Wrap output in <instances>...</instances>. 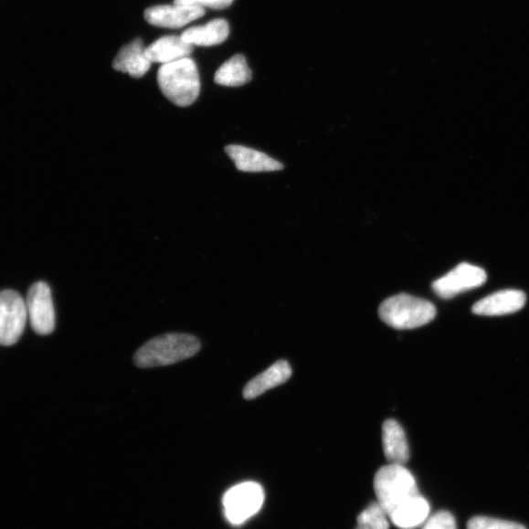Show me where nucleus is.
<instances>
[{"label": "nucleus", "mask_w": 529, "mask_h": 529, "mask_svg": "<svg viewBox=\"0 0 529 529\" xmlns=\"http://www.w3.org/2000/svg\"><path fill=\"white\" fill-rule=\"evenodd\" d=\"M198 338L185 333H170L152 339L135 353L133 361L140 368L173 365L196 355Z\"/></svg>", "instance_id": "nucleus-1"}, {"label": "nucleus", "mask_w": 529, "mask_h": 529, "mask_svg": "<svg viewBox=\"0 0 529 529\" xmlns=\"http://www.w3.org/2000/svg\"><path fill=\"white\" fill-rule=\"evenodd\" d=\"M157 80L163 94L176 106L192 105L199 96L200 79L197 66L192 58L163 64Z\"/></svg>", "instance_id": "nucleus-2"}, {"label": "nucleus", "mask_w": 529, "mask_h": 529, "mask_svg": "<svg viewBox=\"0 0 529 529\" xmlns=\"http://www.w3.org/2000/svg\"><path fill=\"white\" fill-rule=\"evenodd\" d=\"M378 315L389 327L412 330L430 323L437 316L431 302L410 294L391 296L378 309Z\"/></svg>", "instance_id": "nucleus-3"}, {"label": "nucleus", "mask_w": 529, "mask_h": 529, "mask_svg": "<svg viewBox=\"0 0 529 529\" xmlns=\"http://www.w3.org/2000/svg\"><path fill=\"white\" fill-rule=\"evenodd\" d=\"M374 487L377 503L388 517L405 502L419 494L413 474L401 465L389 464L379 469L375 477Z\"/></svg>", "instance_id": "nucleus-4"}, {"label": "nucleus", "mask_w": 529, "mask_h": 529, "mask_svg": "<svg viewBox=\"0 0 529 529\" xmlns=\"http://www.w3.org/2000/svg\"><path fill=\"white\" fill-rule=\"evenodd\" d=\"M264 500V490L259 483L247 481L235 485L223 500L227 521L233 524L246 523L260 511Z\"/></svg>", "instance_id": "nucleus-5"}, {"label": "nucleus", "mask_w": 529, "mask_h": 529, "mask_svg": "<svg viewBox=\"0 0 529 529\" xmlns=\"http://www.w3.org/2000/svg\"><path fill=\"white\" fill-rule=\"evenodd\" d=\"M28 312L26 302L15 291L0 292V345L11 346L22 336Z\"/></svg>", "instance_id": "nucleus-6"}, {"label": "nucleus", "mask_w": 529, "mask_h": 529, "mask_svg": "<svg viewBox=\"0 0 529 529\" xmlns=\"http://www.w3.org/2000/svg\"><path fill=\"white\" fill-rule=\"evenodd\" d=\"M26 312L35 333L48 335L56 329L51 291L45 281H38L30 288L26 300Z\"/></svg>", "instance_id": "nucleus-7"}, {"label": "nucleus", "mask_w": 529, "mask_h": 529, "mask_svg": "<svg viewBox=\"0 0 529 529\" xmlns=\"http://www.w3.org/2000/svg\"><path fill=\"white\" fill-rule=\"evenodd\" d=\"M485 270L469 263L458 265L449 274L432 283V290L444 300H450L458 294L478 289L485 283Z\"/></svg>", "instance_id": "nucleus-8"}, {"label": "nucleus", "mask_w": 529, "mask_h": 529, "mask_svg": "<svg viewBox=\"0 0 529 529\" xmlns=\"http://www.w3.org/2000/svg\"><path fill=\"white\" fill-rule=\"evenodd\" d=\"M206 9L195 5H158L144 11V19L161 28L179 29L188 23L201 18Z\"/></svg>", "instance_id": "nucleus-9"}, {"label": "nucleus", "mask_w": 529, "mask_h": 529, "mask_svg": "<svg viewBox=\"0 0 529 529\" xmlns=\"http://www.w3.org/2000/svg\"><path fill=\"white\" fill-rule=\"evenodd\" d=\"M526 303V295L517 290L500 291L482 298L472 306V312L480 316H503L515 313Z\"/></svg>", "instance_id": "nucleus-10"}, {"label": "nucleus", "mask_w": 529, "mask_h": 529, "mask_svg": "<svg viewBox=\"0 0 529 529\" xmlns=\"http://www.w3.org/2000/svg\"><path fill=\"white\" fill-rule=\"evenodd\" d=\"M226 153L235 162L236 167L241 172L259 173L280 171L283 165L280 162L269 155L242 145H228Z\"/></svg>", "instance_id": "nucleus-11"}, {"label": "nucleus", "mask_w": 529, "mask_h": 529, "mask_svg": "<svg viewBox=\"0 0 529 529\" xmlns=\"http://www.w3.org/2000/svg\"><path fill=\"white\" fill-rule=\"evenodd\" d=\"M145 49L143 39L135 38L119 50L113 61L114 69L132 78H142L153 63L147 58Z\"/></svg>", "instance_id": "nucleus-12"}, {"label": "nucleus", "mask_w": 529, "mask_h": 529, "mask_svg": "<svg viewBox=\"0 0 529 529\" xmlns=\"http://www.w3.org/2000/svg\"><path fill=\"white\" fill-rule=\"evenodd\" d=\"M193 52L194 46L185 43L181 36L163 37L145 49L149 60L162 65L188 58Z\"/></svg>", "instance_id": "nucleus-13"}, {"label": "nucleus", "mask_w": 529, "mask_h": 529, "mask_svg": "<svg viewBox=\"0 0 529 529\" xmlns=\"http://www.w3.org/2000/svg\"><path fill=\"white\" fill-rule=\"evenodd\" d=\"M291 365L287 361H278L272 367L255 376L243 389V397L252 400L260 397L269 389L277 387L291 378Z\"/></svg>", "instance_id": "nucleus-14"}, {"label": "nucleus", "mask_w": 529, "mask_h": 529, "mask_svg": "<svg viewBox=\"0 0 529 529\" xmlns=\"http://www.w3.org/2000/svg\"><path fill=\"white\" fill-rule=\"evenodd\" d=\"M383 444L386 460L390 464L404 466L410 458L408 441L402 427L395 419H387L383 425Z\"/></svg>", "instance_id": "nucleus-15"}, {"label": "nucleus", "mask_w": 529, "mask_h": 529, "mask_svg": "<svg viewBox=\"0 0 529 529\" xmlns=\"http://www.w3.org/2000/svg\"><path fill=\"white\" fill-rule=\"evenodd\" d=\"M228 34V23L225 19H215L205 26H193L181 37L189 45L212 47L224 43Z\"/></svg>", "instance_id": "nucleus-16"}, {"label": "nucleus", "mask_w": 529, "mask_h": 529, "mask_svg": "<svg viewBox=\"0 0 529 529\" xmlns=\"http://www.w3.org/2000/svg\"><path fill=\"white\" fill-rule=\"evenodd\" d=\"M429 510L428 502L418 494L393 511L388 518L401 529H414L427 521Z\"/></svg>", "instance_id": "nucleus-17"}, {"label": "nucleus", "mask_w": 529, "mask_h": 529, "mask_svg": "<svg viewBox=\"0 0 529 529\" xmlns=\"http://www.w3.org/2000/svg\"><path fill=\"white\" fill-rule=\"evenodd\" d=\"M251 79L252 72L242 54L226 61L215 74V83L225 87H241L249 84Z\"/></svg>", "instance_id": "nucleus-18"}, {"label": "nucleus", "mask_w": 529, "mask_h": 529, "mask_svg": "<svg viewBox=\"0 0 529 529\" xmlns=\"http://www.w3.org/2000/svg\"><path fill=\"white\" fill-rule=\"evenodd\" d=\"M387 517L381 505L372 503L359 514L355 529H388Z\"/></svg>", "instance_id": "nucleus-19"}, {"label": "nucleus", "mask_w": 529, "mask_h": 529, "mask_svg": "<svg viewBox=\"0 0 529 529\" xmlns=\"http://www.w3.org/2000/svg\"><path fill=\"white\" fill-rule=\"evenodd\" d=\"M468 529H527L521 524L493 519L490 517H474L468 523Z\"/></svg>", "instance_id": "nucleus-20"}, {"label": "nucleus", "mask_w": 529, "mask_h": 529, "mask_svg": "<svg viewBox=\"0 0 529 529\" xmlns=\"http://www.w3.org/2000/svg\"><path fill=\"white\" fill-rule=\"evenodd\" d=\"M423 529H457L455 518L450 512L441 511L430 517Z\"/></svg>", "instance_id": "nucleus-21"}, {"label": "nucleus", "mask_w": 529, "mask_h": 529, "mask_svg": "<svg viewBox=\"0 0 529 529\" xmlns=\"http://www.w3.org/2000/svg\"><path fill=\"white\" fill-rule=\"evenodd\" d=\"M234 0H175L174 5H195V6H206L212 9H225L229 5H232Z\"/></svg>", "instance_id": "nucleus-22"}]
</instances>
